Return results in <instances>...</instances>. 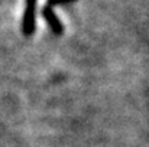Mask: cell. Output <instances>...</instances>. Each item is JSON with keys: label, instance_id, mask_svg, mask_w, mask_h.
I'll return each instance as SVG.
<instances>
[{"label": "cell", "instance_id": "3", "mask_svg": "<svg viewBox=\"0 0 149 147\" xmlns=\"http://www.w3.org/2000/svg\"><path fill=\"white\" fill-rule=\"evenodd\" d=\"M74 0H48V7L51 6H59V4H68V3H72Z\"/></svg>", "mask_w": 149, "mask_h": 147}, {"label": "cell", "instance_id": "2", "mask_svg": "<svg viewBox=\"0 0 149 147\" xmlns=\"http://www.w3.org/2000/svg\"><path fill=\"white\" fill-rule=\"evenodd\" d=\"M42 16H44V19L48 22V25H49V28L52 29L54 33H56V35H61V33H62L64 26H62L61 20L55 16V13L51 10V7H45V9L42 10Z\"/></svg>", "mask_w": 149, "mask_h": 147}, {"label": "cell", "instance_id": "1", "mask_svg": "<svg viewBox=\"0 0 149 147\" xmlns=\"http://www.w3.org/2000/svg\"><path fill=\"white\" fill-rule=\"evenodd\" d=\"M36 3L38 0H26V7L23 12V20H22V32L29 36L35 32L36 26Z\"/></svg>", "mask_w": 149, "mask_h": 147}]
</instances>
